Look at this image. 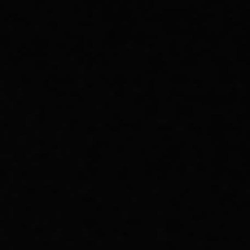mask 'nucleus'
Segmentation results:
<instances>
[]
</instances>
